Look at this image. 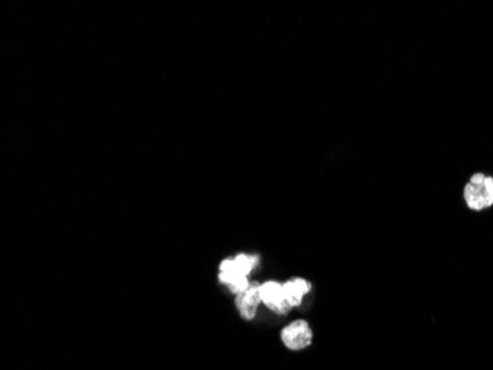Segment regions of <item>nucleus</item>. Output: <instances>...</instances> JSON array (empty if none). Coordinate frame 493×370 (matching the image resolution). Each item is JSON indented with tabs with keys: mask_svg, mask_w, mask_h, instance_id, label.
Wrapping results in <instances>:
<instances>
[{
	"mask_svg": "<svg viewBox=\"0 0 493 370\" xmlns=\"http://www.w3.org/2000/svg\"><path fill=\"white\" fill-rule=\"evenodd\" d=\"M261 304L260 300V285L250 283L245 290L235 295V305L239 312V316L245 322H251L256 319L259 307Z\"/></svg>",
	"mask_w": 493,
	"mask_h": 370,
	"instance_id": "5",
	"label": "nucleus"
},
{
	"mask_svg": "<svg viewBox=\"0 0 493 370\" xmlns=\"http://www.w3.org/2000/svg\"><path fill=\"white\" fill-rule=\"evenodd\" d=\"M282 286H283V293H286V300L291 308L300 307L312 290L310 282L303 279V277H294V279L282 283Z\"/></svg>",
	"mask_w": 493,
	"mask_h": 370,
	"instance_id": "6",
	"label": "nucleus"
},
{
	"mask_svg": "<svg viewBox=\"0 0 493 370\" xmlns=\"http://www.w3.org/2000/svg\"><path fill=\"white\" fill-rule=\"evenodd\" d=\"M260 300L261 304L275 314H287L291 307L286 300L282 283L276 280H268L260 285Z\"/></svg>",
	"mask_w": 493,
	"mask_h": 370,
	"instance_id": "3",
	"label": "nucleus"
},
{
	"mask_svg": "<svg viewBox=\"0 0 493 370\" xmlns=\"http://www.w3.org/2000/svg\"><path fill=\"white\" fill-rule=\"evenodd\" d=\"M464 200L471 211H484L493 206V176L474 174L464 187Z\"/></svg>",
	"mask_w": 493,
	"mask_h": 370,
	"instance_id": "1",
	"label": "nucleus"
},
{
	"mask_svg": "<svg viewBox=\"0 0 493 370\" xmlns=\"http://www.w3.org/2000/svg\"><path fill=\"white\" fill-rule=\"evenodd\" d=\"M281 341L290 351H301L310 347L313 332L306 320H294L281 330Z\"/></svg>",
	"mask_w": 493,
	"mask_h": 370,
	"instance_id": "2",
	"label": "nucleus"
},
{
	"mask_svg": "<svg viewBox=\"0 0 493 370\" xmlns=\"http://www.w3.org/2000/svg\"><path fill=\"white\" fill-rule=\"evenodd\" d=\"M219 282L235 295L250 286L249 277L244 275L234 258H224L219 264Z\"/></svg>",
	"mask_w": 493,
	"mask_h": 370,
	"instance_id": "4",
	"label": "nucleus"
},
{
	"mask_svg": "<svg viewBox=\"0 0 493 370\" xmlns=\"http://www.w3.org/2000/svg\"><path fill=\"white\" fill-rule=\"evenodd\" d=\"M234 259H235L237 265L239 267V270L246 277L253 273V270L257 267V263H259V256L251 255V253H238L234 256Z\"/></svg>",
	"mask_w": 493,
	"mask_h": 370,
	"instance_id": "7",
	"label": "nucleus"
}]
</instances>
